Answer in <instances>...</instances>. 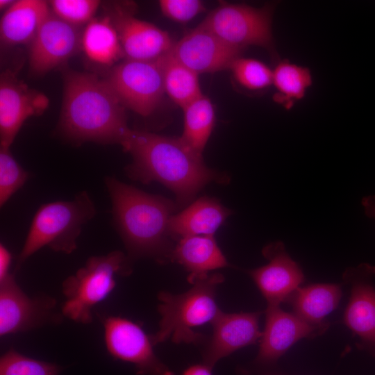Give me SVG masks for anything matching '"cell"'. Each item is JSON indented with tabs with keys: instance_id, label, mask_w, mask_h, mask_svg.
I'll return each mask as SVG.
<instances>
[{
	"instance_id": "1",
	"label": "cell",
	"mask_w": 375,
	"mask_h": 375,
	"mask_svg": "<svg viewBox=\"0 0 375 375\" xmlns=\"http://www.w3.org/2000/svg\"><path fill=\"white\" fill-rule=\"evenodd\" d=\"M120 145L132 158L125 169L126 175L145 184L162 183L175 194L180 207L209 183L228 181L225 174L208 168L203 157L188 149L179 138L130 128Z\"/></svg>"
},
{
	"instance_id": "2",
	"label": "cell",
	"mask_w": 375,
	"mask_h": 375,
	"mask_svg": "<svg viewBox=\"0 0 375 375\" xmlns=\"http://www.w3.org/2000/svg\"><path fill=\"white\" fill-rule=\"evenodd\" d=\"M63 78L59 131L76 143L121 144L130 129L126 108L105 78L68 70Z\"/></svg>"
},
{
	"instance_id": "3",
	"label": "cell",
	"mask_w": 375,
	"mask_h": 375,
	"mask_svg": "<svg viewBox=\"0 0 375 375\" xmlns=\"http://www.w3.org/2000/svg\"><path fill=\"white\" fill-rule=\"evenodd\" d=\"M104 183L112 204L114 225L131 262L140 258L159 262L169 260L174 246L168 226L176 205L163 197L151 194L107 176Z\"/></svg>"
},
{
	"instance_id": "4",
	"label": "cell",
	"mask_w": 375,
	"mask_h": 375,
	"mask_svg": "<svg viewBox=\"0 0 375 375\" xmlns=\"http://www.w3.org/2000/svg\"><path fill=\"white\" fill-rule=\"evenodd\" d=\"M224 280L219 273L196 281L181 294L166 291L158 294L160 315L158 331L151 336L154 345L171 340L176 344H199L206 339L194 328L212 323L222 311L216 301L217 286Z\"/></svg>"
},
{
	"instance_id": "5",
	"label": "cell",
	"mask_w": 375,
	"mask_h": 375,
	"mask_svg": "<svg viewBox=\"0 0 375 375\" xmlns=\"http://www.w3.org/2000/svg\"><path fill=\"white\" fill-rule=\"evenodd\" d=\"M96 212L94 203L86 191L77 193L70 201L41 205L31 222L17 267L44 247L57 252L72 253L77 248L83 226Z\"/></svg>"
},
{
	"instance_id": "6",
	"label": "cell",
	"mask_w": 375,
	"mask_h": 375,
	"mask_svg": "<svg viewBox=\"0 0 375 375\" xmlns=\"http://www.w3.org/2000/svg\"><path fill=\"white\" fill-rule=\"evenodd\" d=\"M131 272V262L121 251L91 256L62 283L65 297L61 310L63 316L78 323H90L92 309L115 289V276Z\"/></svg>"
},
{
	"instance_id": "7",
	"label": "cell",
	"mask_w": 375,
	"mask_h": 375,
	"mask_svg": "<svg viewBox=\"0 0 375 375\" xmlns=\"http://www.w3.org/2000/svg\"><path fill=\"white\" fill-rule=\"evenodd\" d=\"M272 4L255 8L221 2L199 24L226 44L243 50L254 45L274 53L272 33Z\"/></svg>"
},
{
	"instance_id": "8",
	"label": "cell",
	"mask_w": 375,
	"mask_h": 375,
	"mask_svg": "<svg viewBox=\"0 0 375 375\" xmlns=\"http://www.w3.org/2000/svg\"><path fill=\"white\" fill-rule=\"evenodd\" d=\"M164 56L152 60L124 59L111 67L105 79L126 109L147 117L158 108L165 93Z\"/></svg>"
},
{
	"instance_id": "9",
	"label": "cell",
	"mask_w": 375,
	"mask_h": 375,
	"mask_svg": "<svg viewBox=\"0 0 375 375\" xmlns=\"http://www.w3.org/2000/svg\"><path fill=\"white\" fill-rule=\"evenodd\" d=\"M103 324L106 347L113 358L132 363L138 375H174L156 356L151 338L138 324L109 316Z\"/></svg>"
},
{
	"instance_id": "10",
	"label": "cell",
	"mask_w": 375,
	"mask_h": 375,
	"mask_svg": "<svg viewBox=\"0 0 375 375\" xmlns=\"http://www.w3.org/2000/svg\"><path fill=\"white\" fill-rule=\"evenodd\" d=\"M56 301L47 296L31 298L17 283L13 274L0 280V335L26 331L58 322Z\"/></svg>"
},
{
	"instance_id": "11",
	"label": "cell",
	"mask_w": 375,
	"mask_h": 375,
	"mask_svg": "<svg viewBox=\"0 0 375 375\" xmlns=\"http://www.w3.org/2000/svg\"><path fill=\"white\" fill-rule=\"evenodd\" d=\"M83 29L50 12L29 44V66L43 75L63 65L81 49Z\"/></svg>"
},
{
	"instance_id": "12",
	"label": "cell",
	"mask_w": 375,
	"mask_h": 375,
	"mask_svg": "<svg viewBox=\"0 0 375 375\" xmlns=\"http://www.w3.org/2000/svg\"><path fill=\"white\" fill-rule=\"evenodd\" d=\"M43 93L28 87L10 70L0 79V147L10 148L24 122L49 106Z\"/></svg>"
},
{
	"instance_id": "13",
	"label": "cell",
	"mask_w": 375,
	"mask_h": 375,
	"mask_svg": "<svg viewBox=\"0 0 375 375\" xmlns=\"http://www.w3.org/2000/svg\"><path fill=\"white\" fill-rule=\"evenodd\" d=\"M242 51L199 24L174 42L169 53L179 62L199 74L229 69Z\"/></svg>"
},
{
	"instance_id": "14",
	"label": "cell",
	"mask_w": 375,
	"mask_h": 375,
	"mask_svg": "<svg viewBox=\"0 0 375 375\" xmlns=\"http://www.w3.org/2000/svg\"><path fill=\"white\" fill-rule=\"evenodd\" d=\"M375 266L362 264L346 271L351 283V294L344 313V323L358 338V344L375 355Z\"/></svg>"
},
{
	"instance_id": "15",
	"label": "cell",
	"mask_w": 375,
	"mask_h": 375,
	"mask_svg": "<svg viewBox=\"0 0 375 375\" xmlns=\"http://www.w3.org/2000/svg\"><path fill=\"white\" fill-rule=\"evenodd\" d=\"M108 16L117 32L125 59L156 60L169 53L174 44L167 31L135 17L124 6H115Z\"/></svg>"
},
{
	"instance_id": "16",
	"label": "cell",
	"mask_w": 375,
	"mask_h": 375,
	"mask_svg": "<svg viewBox=\"0 0 375 375\" xmlns=\"http://www.w3.org/2000/svg\"><path fill=\"white\" fill-rule=\"evenodd\" d=\"M262 253L268 260L267 264L248 273L267 306H280L299 288L304 281V275L299 265L286 252L282 242L267 245Z\"/></svg>"
},
{
	"instance_id": "17",
	"label": "cell",
	"mask_w": 375,
	"mask_h": 375,
	"mask_svg": "<svg viewBox=\"0 0 375 375\" xmlns=\"http://www.w3.org/2000/svg\"><path fill=\"white\" fill-rule=\"evenodd\" d=\"M260 312L227 313L221 311L212 322V333L203 350V362L214 367L221 359L235 351L256 344L259 330Z\"/></svg>"
},
{
	"instance_id": "18",
	"label": "cell",
	"mask_w": 375,
	"mask_h": 375,
	"mask_svg": "<svg viewBox=\"0 0 375 375\" xmlns=\"http://www.w3.org/2000/svg\"><path fill=\"white\" fill-rule=\"evenodd\" d=\"M317 328L294 313L283 310L280 306H267L256 361L262 364L276 361L297 342L315 334Z\"/></svg>"
},
{
	"instance_id": "19",
	"label": "cell",
	"mask_w": 375,
	"mask_h": 375,
	"mask_svg": "<svg viewBox=\"0 0 375 375\" xmlns=\"http://www.w3.org/2000/svg\"><path fill=\"white\" fill-rule=\"evenodd\" d=\"M169 260L181 265L189 273L188 280L194 283L209 272L228 266L213 235H194L180 238L174 247Z\"/></svg>"
},
{
	"instance_id": "20",
	"label": "cell",
	"mask_w": 375,
	"mask_h": 375,
	"mask_svg": "<svg viewBox=\"0 0 375 375\" xmlns=\"http://www.w3.org/2000/svg\"><path fill=\"white\" fill-rule=\"evenodd\" d=\"M231 211L218 200L201 197L181 212L170 218L168 231L171 237L214 235Z\"/></svg>"
},
{
	"instance_id": "21",
	"label": "cell",
	"mask_w": 375,
	"mask_h": 375,
	"mask_svg": "<svg viewBox=\"0 0 375 375\" xmlns=\"http://www.w3.org/2000/svg\"><path fill=\"white\" fill-rule=\"evenodd\" d=\"M49 12L45 1H16L1 18V43L6 46L30 44Z\"/></svg>"
},
{
	"instance_id": "22",
	"label": "cell",
	"mask_w": 375,
	"mask_h": 375,
	"mask_svg": "<svg viewBox=\"0 0 375 375\" xmlns=\"http://www.w3.org/2000/svg\"><path fill=\"white\" fill-rule=\"evenodd\" d=\"M341 296L338 285L315 283L298 288L287 301L296 316L310 325L323 328L322 323L337 308Z\"/></svg>"
},
{
	"instance_id": "23",
	"label": "cell",
	"mask_w": 375,
	"mask_h": 375,
	"mask_svg": "<svg viewBox=\"0 0 375 375\" xmlns=\"http://www.w3.org/2000/svg\"><path fill=\"white\" fill-rule=\"evenodd\" d=\"M81 49L90 60L103 66L112 67L125 59L117 32L108 15L94 17L85 25Z\"/></svg>"
},
{
	"instance_id": "24",
	"label": "cell",
	"mask_w": 375,
	"mask_h": 375,
	"mask_svg": "<svg viewBox=\"0 0 375 375\" xmlns=\"http://www.w3.org/2000/svg\"><path fill=\"white\" fill-rule=\"evenodd\" d=\"M183 110L184 128L179 138L188 149L202 157L215 125L214 106L210 99L203 94L183 108Z\"/></svg>"
},
{
	"instance_id": "25",
	"label": "cell",
	"mask_w": 375,
	"mask_h": 375,
	"mask_svg": "<svg viewBox=\"0 0 375 375\" xmlns=\"http://www.w3.org/2000/svg\"><path fill=\"white\" fill-rule=\"evenodd\" d=\"M312 76L308 68L291 63L288 60L279 61L273 70V83L276 92L275 102L290 110L301 99L312 85Z\"/></svg>"
},
{
	"instance_id": "26",
	"label": "cell",
	"mask_w": 375,
	"mask_h": 375,
	"mask_svg": "<svg viewBox=\"0 0 375 375\" xmlns=\"http://www.w3.org/2000/svg\"><path fill=\"white\" fill-rule=\"evenodd\" d=\"M165 92L182 109L203 95L199 74L176 60L170 53L163 57Z\"/></svg>"
},
{
	"instance_id": "27",
	"label": "cell",
	"mask_w": 375,
	"mask_h": 375,
	"mask_svg": "<svg viewBox=\"0 0 375 375\" xmlns=\"http://www.w3.org/2000/svg\"><path fill=\"white\" fill-rule=\"evenodd\" d=\"M229 69L237 85L247 92H262L273 83V71L256 59L240 57Z\"/></svg>"
},
{
	"instance_id": "28",
	"label": "cell",
	"mask_w": 375,
	"mask_h": 375,
	"mask_svg": "<svg viewBox=\"0 0 375 375\" xmlns=\"http://www.w3.org/2000/svg\"><path fill=\"white\" fill-rule=\"evenodd\" d=\"M59 365L34 359L11 349L0 358V375H58Z\"/></svg>"
},
{
	"instance_id": "29",
	"label": "cell",
	"mask_w": 375,
	"mask_h": 375,
	"mask_svg": "<svg viewBox=\"0 0 375 375\" xmlns=\"http://www.w3.org/2000/svg\"><path fill=\"white\" fill-rule=\"evenodd\" d=\"M30 176L12 156L10 148L0 147V206H3Z\"/></svg>"
},
{
	"instance_id": "30",
	"label": "cell",
	"mask_w": 375,
	"mask_h": 375,
	"mask_svg": "<svg viewBox=\"0 0 375 375\" xmlns=\"http://www.w3.org/2000/svg\"><path fill=\"white\" fill-rule=\"evenodd\" d=\"M50 10L56 17L75 26L81 27L94 18L101 2L97 0H51Z\"/></svg>"
},
{
	"instance_id": "31",
	"label": "cell",
	"mask_w": 375,
	"mask_h": 375,
	"mask_svg": "<svg viewBox=\"0 0 375 375\" xmlns=\"http://www.w3.org/2000/svg\"><path fill=\"white\" fill-rule=\"evenodd\" d=\"M159 6L164 16L179 23L188 22L206 10L199 0H160Z\"/></svg>"
},
{
	"instance_id": "32",
	"label": "cell",
	"mask_w": 375,
	"mask_h": 375,
	"mask_svg": "<svg viewBox=\"0 0 375 375\" xmlns=\"http://www.w3.org/2000/svg\"><path fill=\"white\" fill-rule=\"evenodd\" d=\"M12 254L7 247L0 244V280L6 277L10 272Z\"/></svg>"
},
{
	"instance_id": "33",
	"label": "cell",
	"mask_w": 375,
	"mask_h": 375,
	"mask_svg": "<svg viewBox=\"0 0 375 375\" xmlns=\"http://www.w3.org/2000/svg\"><path fill=\"white\" fill-rule=\"evenodd\" d=\"M213 368L202 362L187 367L181 375H212Z\"/></svg>"
},
{
	"instance_id": "34",
	"label": "cell",
	"mask_w": 375,
	"mask_h": 375,
	"mask_svg": "<svg viewBox=\"0 0 375 375\" xmlns=\"http://www.w3.org/2000/svg\"><path fill=\"white\" fill-rule=\"evenodd\" d=\"M361 203L365 215L368 217L375 219V194L363 197Z\"/></svg>"
},
{
	"instance_id": "35",
	"label": "cell",
	"mask_w": 375,
	"mask_h": 375,
	"mask_svg": "<svg viewBox=\"0 0 375 375\" xmlns=\"http://www.w3.org/2000/svg\"><path fill=\"white\" fill-rule=\"evenodd\" d=\"M16 1L13 0H1L0 1V10H6L10 8Z\"/></svg>"
}]
</instances>
